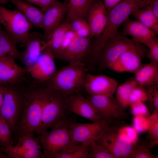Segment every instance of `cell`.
Returning <instances> with one entry per match:
<instances>
[{
    "mask_svg": "<svg viewBox=\"0 0 158 158\" xmlns=\"http://www.w3.org/2000/svg\"><path fill=\"white\" fill-rule=\"evenodd\" d=\"M150 6L154 14L158 18V0H152Z\"/></svg>",
    "mask_w": 158,
    "mask_h": 158,
    "instance_id": "45",
    "label": "cell"
},
{
    "mask_svg": "<svg viewBox=\"0 0 158 158\" xmlns=\"http://www.w3.org/2000/svg\"><path fill=\"white\" fill-rule=\"evenodd\" d=\"M151 0H123L107 11V23L102 33L92 41L88 57L92 63H97L99 56L108 40L118 32L119 28L135 11L150 6Z\"/></svg>",
    "mask_w": 158,
    "mask_h": 158,
    "instance_id": "1",
    "label": "cell"
},
{
    "mask_svg": "<svg viewBox=\"0 0 158 158\" xmlns=\"http://www.w3.org/2000/svg\"><path fill=\"white\" fill-rule=\"evenodd\" d=\"M134 74L135 80L141 86L158 85V63L155 62L143 65Z\"/></svg>",
    "mask_w": 158,
    "mask_h": 158,
    "instance_id": "22",
    "label": "cell"
},
{
    "mask_svg": "<svg viewBox=\"0 0 158 158\" xmlns=\"http://www.w3.org/2000/svg\"><path fill=\"white\" fill-rule=\"evenodd\" d=\"M20 83L2 85L4 91L0 114L8 125L11 131L22 111L27 92L20 87Z\"/></svg>",
    "mask_w": 158,
    "mask_h": 158,
    "instance_id": "6",
    "label": "cell"
},
{
    "mask_svg": "<svg viewBox=\"0 0 158 158\" xmlns=\"http://www.w3.org/2000/svg\"><path fill=\"white\" fill-rule=\"evenodd\" d=\"M136 42L127 38L122 32L118 31L107 42L100 53L97 69L101 71L110 68L124 52L137 46Z\"/></svg>",
    "mask_w": 158,
    "mask_h": 158,
    "instance_id": "8",
    "label": "cell"
},
{
    "mask_svg": "<svg viewBox=\"0 0 158 158\" xmlns=\"http://www.w3.org/2000/svg\"><path fill=\"white\" fill-rule=\"evenodd\" d=\"M2 119L3 118L0 114V126Z\"/></svg>",
    "mask_w": 158,
    "mask_h": 158,
    "instance_id": "48",
    "label": "cell"
},
{
    "mask_svg": "<svg viewBox=\"0 0 158 158\" xmlns=\"http://www.w3.org/2000/svg\"><path fill=\"white\" fill-rule=\"evenodd\" d=\"M123 0H102L107 11L111 9L121 2Z\"/></svg>",
    "mask_w": 158,
    "mask_h": 158,
    "instance_id": "44",
    "label": "cell"
},
{
    "mask_svg": "<svg viewBox=\"0 0 158 158\" xmlns=\"http://www.w3.org/2000/svg\"><path fill=\"white\" fill-rule=\"evenodd\" d=\"M67 10V4L57 0L44 12L41 26L44 31V41L49 38L52 32L62 23Z\"/></svg>",
    "mask_w": 158,
    "mask_h": 158,
    "instance_id": "14",
    "label": "cell"
},
{
    "mask_svg": "<svg viewBox=\"0 0 158 158\" xmlns=\"http://www.w3.org/2000/svg\"><path fill=\"white\" fill-rule=\"evenodd\" d=\"M44 41L43 36L37 32H30L24 47L25 50L20 53L19 60L26 69L32 66L37 60L42 51Z\"/></svg>",
    "mask_w": 158,
    "mask_h": 158,
    "instance_id": "19",
    "label": "cell"
},
{
    "mask_svg": "<svg viewBox=\"0 0 158 158\" xmlns=\"http://www.w3.org/2000/svg\"><path fill=\"white\" fill-rule=\"evenodd\" d=\"M87 69L84 62L73 61L56 72L48 85L66 97L83 89Z\"/></svg>",
    "mask_w": 158,
    "mask_h": 158,
    "instance_id": "2",
    "label": "cell"
},
{
    "mask_svg": "<svg viewBox=\"0 0 158 158\" xmlns=\"http://www.w3.org/2000/svg\"><path fill=\"white\" fill-rule=\"evenodd\" d=\"M1 23L0 21V32H1V31L2 30L1 29Z\"/></svg>",
    "mask_w": 158,
    "mask_h": 158,
    "instance_id": "50",
    "label": "cell"
},
{
    "mask_svg": "<svg viewBox=\"0 0 158 158\" xmlns=\"http://www.w3.org/2000/svg\"><path fill=\"white\" fill-rule=\"evenodd\" d=\"M39 137H35L33 135L24 134L20 135L17 144L27 150H41Z\"/></svg>",
    "mask_w": 158,
    "mask_h": 158,
    "instance_id": "33",
    "label": "cell"
},
{
    "mask_svg": "<svg viewBox=\"0 0 158 158\" xmlns=\"http://www.w3.org/2000/svg\"><path fill=\"white\" fill-rule=\"evenodd\" d=\"M89 146L87 158H114L108 150L97 140Z\"/></svg>",
    "mask_w": 158,
    "mask_h": 158,
    "instance_id": "32",
    "label": "cell"
},
{
    "mask_svg": "<svg viewBox=\"0 0 158 158\" xmlns=\"http://www.w3.org/2000/svg\"><path fill=\"white\" fill-rule=\"evenodd\" d=\"M14 39L6 31L0 32V58L9 56L19 59L20 53L17 48Z\"/></svg>",
    "mask_w": 158,
    "mask_h": 158,
    "instance_id": "26",
    "label": "cell"
},
{
    "mask_svg": "<svg viewBox=\"0 0 158 158\" xmlns=\"http://www.w3.org/2000/svg\"><path fill=\"white\" fill-rule=\"evenodd\" d=\"M55 58L50 49L46 48L36 61L26 69L28 73L36 81L40 83L48 81L57 71Z\"/></svg>",
    "mask_w": 158,
    "mask_h": 158,
    "instance_id": "12",
    "label": "cell"
},
{
    "mask_svg": "<svg viewBox=\"0 0 158 158\" xmlns=\"http://www.w3.org/2000/svg\"><path fill=\"white\" fill-rule=\"evenodd\" d=\"M4 91V86L0 85V111L3 102Z\"/></svg>",
    "mask_w": 158,
    "mask_h": 158,
    "instance_id": "46",
    "label": "cell"
},
{
    "mask_svg": "<svg viewBox=\"0 0 158 158\" xmlns=\"http://www.w3.org/2000/svg\"><path fill=\"white\" fill-rule=\"evenodd\" d=\"M122 33L126 36L129 35L133 40L141 43L147 47L153 42L156 37V33L137 20L129 18L123 24Z\"/></svg>",
    "mask_w": 158,
    "mask_h": 158,
    "instance_id": "18",
    "label": "cell"
},
{
    "mask_svg": "<svg viewBox=\"0 0 158 158\" xmlns=\"http://www.w3.org/2000/svg\"><path fill=\"white\" fill-rule=\"evenodd\" d=\"M111 124L102 119L90 123H77L73 121L70 124L69 131L74 142L89 146L103 136Z\"/></svg>",
    "mask_w": 158,
    "mask_h": 158,
    "instance_id": "9",
    "label": "cell"
},
{
    "mask_svg": "<svg viewBox=\"0 0 158 158\" xmlns=\"http://www.w3.org/2000/svg\"><path fill=\"white\" fill-rule=\"evenodd\" d=\"M109 151L114 158H130L134 145L118 130L115 123L97 140Z\"/></svg>",
    "mask_w": 158,
    "mask_h": 158,
    "instance_id": "11",
    "label": "cell"
},
{
    "mask_svg": "<svg viewBox=\"0 0 158 158\" xmlns=\"http://www.w3.org/2000/svg\"><path fill=\"white\" fill-rule=\"evenodd\" d=\"M78 37L74 32L70 29L68 30L65 34L61 45L60 50L56 57L57 58L62 51Z\"/></svg>",
    "mask_w": 158,
    "mask_h": 158,
    "instance_id": "42",
    "label": "cell"
},
{
    "mask_svg": "<svg viewBox=\"0 0 158 158\" xmlns=\"http://www.w3.org/2000/svg\"><path fill=\"white\" fill-rule=\"evenodd\" d=\"M66 102L70 113L78 115L92 122L101 119L90 102L80 92L66 97Z\"/></svg>",
    "mask_w": 158,
    "mask_h": 158,
    "instance_id": "16",
    "label": "cell"
},
{
    "mask_svg": "<svg viewBox=\"0 0 158 158\" xmlns=\"http://www.w3.org/2000/svg\"><path fill=\"white\" fill-rule=\"evenodd\" d=\"M138 84L134 79H130L118 86L115 99L120 106L124 110L129 105V97L133 88Z\"/></svg>",
    "mask_w": 158,
    "mask_h": 158,
    "instance_id": "28",
    "label": "cell"
},
{
    "mask_svg": "<svg viewBox=\"0 0 158 158\" xmlns=\"http://www.w3.org/2000/svg\"><path fill=\"white\" fill-rule=\"evenodd\" d=\"M97 0H68L67 21L69 22L76 18H82L87 20L90 10Z\"/></svg>",
    "mask_w": 158,
    "mask_h": 158,
    "instance_id": "23",
    "label": "cell"
},
{
    "mask_svg": "<svg viewBox=\"0 0 158 158\" xmlns=\"http://www.w3.org/2000/svg\"><path fill=\"white\" fill-rule=\"evenodd\" d=\"M73 121L69 117L58 122L50 131L39 135L40 143L44 150L41 158H54L56 154L78 143L72 140L69 126Z\"/></svg>",
    "mask_w": 158,
    "mask_h": 158,
    "instance_id": "3",
    "label": "cell"
},
{
    "mask_svg": "<svg viewBox=\"0 0 158 158\" xmlns=\"http://www.w3.org/2000/svg\"><path fill=\"white\" fill-rule=\"evenodd\" d=\"M89 146L78 143L55 155L54 158H87Z\"/></svg>",
    "mask_w": 158,
    "mask_h": 158,
    "instance_id": "30",
    "label": "cell"
},
{
    "mask_svg": "<svg viewBox=\"0 0 158 158\" xmlns=\"http://www.w3.org/2000/svg\"><path fill=\"white\" fill-rule=\"evenodd\" d=\"M70 29L78 37H93L87 20L82 18H76L68 22Z\"/></svg>",
    "mask_w": 158,
    "mask_h": 158,
    "instance_id": "31",
    "label": "cell"
},
{
    "mask_svg": "<svg viewBox=\"0 0 158 158\" xmlns=\"http://www.w3.org/2000/svg\"><path fill=\"white\" fill-rule=\"evenodd\" d=\"M29 4L39 6L40 0H23Z\"/></svg>",
    "mask_w": 158,
    "mask_h": 158,
    "instance_id": "47",
    "label": "cell"
},
{
    "mask_svg": "<svg viewBox=\"0 0 158 158\" xmlns=\"http://www.w3.org/2000/svg\"><path fill=\"white\" fill-rule=\"evenodd\" d=\"M133 123V126L139 133L147 131L149 124L148 116L140 115L134 116Z\"/></svg>",
    "mask_w": 158,
    "mask_h": 158,
    "instance_id": "39",
    "label": "cell"
},
{
    "mask_svg": "<svg viewBox=\"0 0 158 158\" xmlns=\"http://www.w3.org/2000/svg\"><path fill=\"white\" fill-rule=\"evenodd\" d=\"M131 15L143 25L158 34V18L154 14L150 6L137 10Z\"/></svg>",
    "mask_w": 158,
    "mask_h": 158,
    "instance_id": "27",
    "label": "cell"
},
{
    "mask_svg": "<svg viewBox=\"0 0 158 158\" xmlns=\"http://www.w3.org/2000/svg\"><path fill=\"white\" fill-rule=\"evenodd\" d=\"M147 92V100L153 111H158V85L143 86Z\"/></svg>",
    "mask_w": 158,
    "mask_h": 158,
    "instance_id": "38",
    "label": "cell"
},
{
    "mask_svg": "<svg viewBox=\"0 0 158 158\" xmlns=\"http://www.w3.org/2000/svg\"><path fill=\"white\" fill-rule=\"evenodd\" d=\"M77 37L63 50L58 57L69 63L83 62L88 56L91 49L92 38Z\"/></svg>",
    "mask_w": 158,
    "mask_h": 158,
    "instance_id": "17",
    "label": "cell"
},
{
    "mask_svg": "<svg viewBox=\"0 0 158 158\" xmlns=\"http://www.w3.org/2000/svg\"><path fill=\"white\" fill-rule=\"evenodd\" d=\"M66 97L49 86L44 87L41 124L37 133L38 135L68 117V115L70 113L66 103Z\"/></svg>",
    "mask_w": 158,
    "mask_h": 158,
    "instance_id": "4",
    "label": "cell"
},
{
    "mask_svg": "<svg viewBox=\"0 0 158 158\" xmlns=\"http://www.w3.org/2000/svg\"><path fill=\"white\" fill-rule=\"evenodd\" d=\"M4 152L11 158H38L42 154L41 150H31L25 149L17 145L4 147Z\"/></svg>",
    "mask_w": 158,
    "mask_h": 158,
    "instance_id": "29",
    "label": "cell"
},
{
    "mask_svg": "<svg viewBox=\"0 0 158 158\" xmlns=\"http://www.w3.org/2000/svg\"><path fill=\"white\" fill-rule=\"evenodd\" d=\"M156 156L145 145L137 143L133 146L130 158H155Z\"/></svg>",
    "mask_w": 158,
    "mask_h": 158,
    "instance_id": "36",
    "label": "cell"
},
{
    "mask_svg": "<svg viewBox=\"0 0 158 158\" xmlns=\"http://www.w3.org/2000/svg\"><path fill=\"white\" fill-rule=\"evenodd\" d=\"M98 115L102 119L111 124L122 121L128 116L127 113L119 105L113 95H88Z\"/></svg>",
    "mask_w": 158,
    "mask_h": 158,
    "instance_id": "10",
    "label": "cell"
},
{
    "mask_svg": "<svg viewBox=\"0 0 158 158\" xmlns=\"http://www.w3.org/2000/svg\"><path fill=\"white\" fill-rule=\"evenodd\" d=\"M70 29L69 22H63L52 32L49 38L44 42L43 47L44 49L49 48L55 58L59 53L65 34Z\"/></svg>",
    "mask_w": 158,
    "mask_h": 158,
    "instance_id": "25",
    "label": "cell"
},
{
    "mask_svg": "<svg viewBox=\"0 0 158 158\" xmlns=\"http://www.w3.org/2000/svg\"><path fill=\"white\" fill-rule=\"evenodd\" d=\"M0 21L16 44L24 46L33 26L18 10L8 9L0 4Z\"/></svg>",
    "mask_w": 158,
    "mask_h": 158,
    "instance_id": "7",
    "label": "cell"
},
{
    "mask_svg": "<svg viewBox=\"0 0 158 158\" xmlns=\"http://www.w3.org/2000/svg\"><path fill=\"white\" fill-rule=\"evenodd\" d=\"M148 118L149 124L147 131L149 137L152 140L158 141V111H153Z\"/></svg>",
    "mask_w": 158,
    "mask_h": 158,
    "instance_id": "34",
    "label": "cell"
},
{
    "mask_svg": "<svg viewBox=\"0 0 158 158\" xmlns=\"http://www.w3.org/2000/svg\"><path fill=\"white\" fill-rule=\"evenodd\" d=\"M11 131L8 125L3 118L0 126V145L4 147L13 145Z\"/></svg>",
    "mask_w": 158,
    "mask_h": 158,
    "instance_id": "35",
    "label": "cell"
},
{
    "mask_svg": "<svg viewBox=\"0 0 158 158\" xmlns=\"http://www.w3.org/2000/svg\"><path fill=\"white\" fill-rule=\"evenodd\" d=\"M147 47L148 49V57L151 61L158 63V40L157 37L154 41Z\"/></svg>",
    "mask_w": 158,
    "mask_h": 158,
    "instance_id": "41",
    "label": "cell"
},
{
    "mask_svg": "<svg viewBox=\"0 0 158 158\" xmlns=\"http://www.w3.org/2000/svg\"><path fill=\"white\" fill-rule=\"evenodd\" d=\"M147 100V95L145 88L138 84L133 88L131 92L129 97V105L138 101L145 102Z\"/></svg>",
    "mask_w": 158,
    "mask_h": 158,
    "instance_id": "37",
    "label": "cell"
},
{
    "mask_svg": "<svg viewBox=\"0 0 158 158\" xmlns=\"http://www.w3.org/2000/svg\"><path fill=\"white\" fill-rule=\"evenodd\" d=\"M142 65L137 46L124 52L109 68L116 72L135 74Z\"/></svg>",
    "mask_w": 158,
    "mask_h": 158,
    "instance_id": "20",
    "label": "cell"
},
{
    "mask_svg": "<svg viewBox=\"0 0 158 158\" xmlns=\"http://www.w3.org/2000/svg\"><path fill=\"white\" fill-rule=\"evenodd\" d=\"M57 0H40L39 6L44 12Z\"/></svg>",
    "mask_w": 158,
    "mask_h": 158,
    "instance_id": "43",
    "label": "cell"
},
{
    "mask_svg": "<svg viewBox=\"0 0 158 158\" xmlns=\"http://www.w3.org/2000/svg\"><path fill=\"white\" fill-rule=\"evenodd\" d=\"M108 19V13L102 0H97L90 10L87 19L93 37H96L102 33Z\"/></svg>",
    "mask_w": 158,
    "mask_h": 158,
    "instance_id": "21",
    "label": "cell"
},
{
    "mask_svg": "<svg viewBox=\"0 0 158 158\" xmlns=\"http://www.w3.org/2000/svg\"><path fill=\"white\" fill-rule=\"evenodd\" d=\"M44 87H34L27 91L19 127L20 135H33L40 127L42 114Z\"/></svg>",
    "mask_w": 158,
    "mask_h": 158,
    "instance_id": "5",
    "label": "cell"
},
{
    "mask_svg": "<svg viewBox=\"0 0 158 158\" xmlns=\"http://www.w3.org/2000/svg\"><path fill=\"white\" fill-rule=\"evenodd\" d=\"M15 60L9 56L0 58V85L22 83L28 74L26 68L18 64Z\"/></svg>",
    "mask_w": 158,
    "mask_h": 158,
    "instance_id": "15",
    "label": "cell"
},
{
    "mask_svg": "<svg viewBox=\"0 0 158 158\" xmlns=\"http://www.w3.org/2000/svg\"><path fill=\"white\" fill-rule=\"evenodd\" d=\"M65 0L64 2L66 3V4H67L68 2V0Z\"/></svg>",
    "mask_w": 158,
    "mask_h": 158,
    "instance_id": "49",
    "label": "cell"
},
{
    "mask_svg": "<svg viewBox=\"0 0 158 158\" xmlns=\"http://www.w3.org/2000/svg\"><path fill=\"white\" fill-rule=\"evenodd\" d=\"M129 106L131 113L134 116L140 115L147 117L150 115L149 110L144 102L138 101L130 104Z\"/></svg>",
    "mask_w": 158,
    "mask_h": 158,
    "instance_id": "40",
    "label": "cell"
},
{
    "mask_svg": "<svg viewBox=\"0 0 158 158\" xmlns=\"http://www.w3.org/2000/svg\"><path fill=\"white\" fill-rule=\"evenodd\" d=\"M118 86L117 82L109 76L87 73L83 89L89 95H113Z\"/></svg>",
    "mask_w": 158,
    "mask_h": 158,
    "instance_id": "13",
    "label": "cell"
},
{
    "mask_svg": "<svg viewBox=\"0 0 158 158\" xmlns=\"http://www.w3.org/2000/svg\"><path fill=\"white\" fill-rule=\"evenodd\" d=\"M33 26L41 28L44 12L23 0H10Z\"/></svg>",
    "mask_w": 158,
    "mask_h": 158,
    "instance_id": "24",
    "label": "cell"
}]
</instances>
